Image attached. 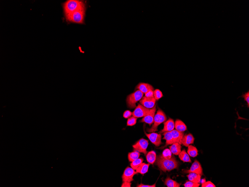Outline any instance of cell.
<instances>
[{
    "mask_svg": "<svg viewBox=\"0 0 249 187\" xmlns=\"http://www.w3.org/2000/svg\"><path fill=\"white\" fill-rule=\"evenodd\" d=\"M144 159L142 158H139L133 161L131 164V167L134 170H136L137 168L143 162Z\"/></svg>",
    "mask_w": 249,
    "mask_h": 187,
    "instance_id": "obj_27",
    "label": "cell"
},
{
    "mask_svg": "<svg viewBox=\"0 0 249 187\" xmlns=\"http://www.w3.org/2000/svg\"><path fill=\"white\" fill-rule=\"evenodd\" d=\"M131 182H124L121 185V187H131Z\"/></svg>",
    "mask_w": 249,
    "mask_h": 187,
    "instance_id": "obj_37",
    "label": "cell"
},
{
    "mask_svg": "<svg viewBox=\"0 0 249 187\" xmlns=\"http://www.w3.org/2000/svg\"><path fill=\"white\" fill-rule=\"evenodd\" d=\"M183 172L186 173H189L194 172L201 176L203 175V170L200 162L197 160H195L191 165L189 170H185Z\"/></svg>",
    "mask_w": 249,
    "mask_h": 187,
    "instance_id": "obj_10",
    "label": "cell"
},
{
    "mask_svg": "<svg viewBox=\"0 0 249 187\" xmlns=\"http://www.w3.org/2000/svg\"><path fill=\"white\" fill-rule=\"evenodd\" d=\"M242 97H243L244 100L247 102V105H248V107H249V92L245 93L243 94Z\"/></svg>",
    "mask_w": 249,
    "mask_h": 187,
    "instance_id": "obj_33",
    "label": "cell"
},
{
    "mask_svg": "<svg viewBox=\"0 0 249 187\" xmlns=\"http://www.w3.org/2000/svg\"><path fill=\"white\" fill-rule=\"evenodd\" d=\"M189 174V175H187V177L189 181L195 183H199L201 181V175L194 172H191Z\"/></svg>",
    "mask_w": 249,
    "mask_h": 187,
    "instance_id": "obj_21",
    "label": "cell"
},
{
    "mask_svg": "<svg viewBox=\"0 0 249 187\" xmlns=\"http://www.w3.org/2000/svg\"><path fill=\"white\" fill-rule=\"evenodd\" d=\"M84 8H85V4L84 2L77 0H69L63 4L65 15L72 13Z\"/></svg>",
    "mask_w": 249,
    "mask_h": 187,
    "instance_id": "obj_2",
    "label": "cell"
},
{
    "mask_svg": "<svg viewBox=\"0 0 249 187\" xmlns=\"http://www.w3.org/2000/svg\"><path fill=\"white\" fill-rule=\"evenodd\" d=\"M150 109L138 104L134 111L132 113V116L137 118L144 117L150 112Z\"/></svg>",
    "mask_w": 249,
    "mask_h": 187,
    "instance_id": "obj_7",
    "label": "cell"
},
{
    "mask_svg": "<svg viewBox=\"0 0 249 187\" xmlns=\"http://www.w3.org/2000/svg\"><path fill=\"white\" fill-rule=\"evenodd\" d=\"M162 155L163 157L165 159H170L172 156V153L170 149H166L163 152Z\"/></svg>",
    "mask_w": 249,
    "mask_h": 187,
    "instance_id": "obj_28",
    "label": "cell"
},
{
    "mask_svg": "<svg viewBox=\"0 0 249 187\" xmlns=\"http://www.w3.org/2000/svg\"><path fill=\"white\" fill-rule=\"evenodd\" d=\"M132 115V113L129 110H127L124 112L123 114V116L125 119H128L131 117Z\"/></svg>",
    "mask_w": 249,
    "mask_h": 187,
    "instance_id": "obj_34",
    "label": "cell"
},
{
    "mask_svg": "<svg viewBox=\"0 0 249 187\" xmlns=\"http://www.w3.org/2000/svg\"><path fill=\"white\" fill-rule=\"evenodd\" d=\"M173 136L174 141L175 143H179L180 145L182 144V139L184 135V133L183 132H179L174 129L171 132Z\"/></svg>",
    "mask_w": 249,
    "mask_h": 187,
    "instance_id": "obj_14",
    "label": "cell"
},
{
    "mask_svg": "<svg viewBox=\"0 0 249 187\" xmlns=\"http://www.w3.org/2000/svg\"><path fill=\"white\" fill-rule=\"evenodd\" d=\"M163 97V95L161 91L158 89H156L154 90V97L156 100H159V99Z\"/></svg>",
    "mask_w": 249,
    "mask_h": 187,
    "instance_id": "obj_30",
    "label": "cell"
},
{
    "mask_svg": "<svg viewBox=\"0 0 249 187\" xmlns=\"http://www.w3.org/2000/svg\"><path fill=\"white\" fill-rule=\"evenodd\" d=\"M167 117L165 113L161 109H159L155 115L154 123L151 128L148 129L147 131L148 133H152L158 130V127L160 124L167 120Z\"/></svg>",
    "mask_w": 249,
    "mask_h": 187,
    "instance_id": "obj_3",
    "label": "cell"
},
{
    "mask_svg": "<svg viewBox=\"0 0 249 187\" xmlns=\"http://www.w3.org/2000/svg\"><path fill=\"white\" fill-rule=\"evenodd\" d=\"M137 174V172L132 167L126 168L122 176V181L131 182L133 181V177Z\"/></svg>",
    "mask_w": 249,
    "mask_h": 187,
    "instance_id": "obj_9",
    "label": "cell"
},
{
    "mask_svg": "<svg viewBox=\"0 0 249 187\" xmlns=\"http://www.w3.org/2000/svg\"><path fill=\"white\" fill-rule=\"evenodd\" d=\"M164 184L167 187H180L181 184L178 183L168 177L166 179Z\"/></svg>",
    "mask_w": 249,
    "mask_h": 187,
    "instance_id": "obj_24",
    "label": "cell"
},
{
    "mask_svg": "<svg viewBox=\"0 0 249 187\" xmlns=\"http://www.w3.org/2000/svg\"><path fill=\"white\" fill-rule=\"evenodd\" d=\"M188 147L187 153L189 156L194 158L198 155V150L196 147L189 145Z\"/></svg>",
    "mask_w": 249,
    "mask_h": 187,
    "instance_id": "obj_25",
    "label": "cell"
},
{
    "mask_svg": "<svg viewBox=\"0 0 249 187\" xmlns=\"http://www.w3.org/2000/svg\"><path fill=\"white\" fill-rule=\"evenodd\" d=\"M145 97H154V90L150 89L145 93Z\"/></svg>",
    "mask_w": 249,
    "mask_h": 187,
    "instance_id": "obj_35",
    "label": "cell"
},
{
    "mask_svg": "<svg viewBox=\"0 0 249 187\" xmlns=\"http://www.w3.org/2000/svg\"><path fill=\"white\" fill-rule=\"evenodd\" d=\"M135 89H138L143 93L145 94L148 90L151 89L154 90V88L150 84L147 83H140L136 86Z\"/></svg>",
    "mask_w": 249,
    "mask_h": 187,
    "instance_id": "obj_17",
    "label": "cell"
},
{
    "mask_svg": "<svg viewBox=\"0 0 249 187\" xmlns=\"http://www.w3.org/2000/svg\"><path fill=\"white\" fill-rule=\"evenodd\" d=\"M156 161L158 167L164 172H170L179 167V162L173 156L170 159H165L160 155L156 158Z\"/></svg>",
    "mask_w": 249,
    "mask_h": 187,
    "instance_id": "obj_1",
    "label": "cell"
},
{
    "mask_svg": "<svg viewBox=\"0 0 249 187\" xmlns=\"http://www.w3.org/2000/svg\"><path fill=\"white\" fill-rule=\"evenodd\" d=\"M181 145L177 143L172 144L170 147V149L172 154L178 156L181 151Z\"/></svg>",
    "mask_w": 249,
    "mask_h": 187,
    "instance_id": "obj_19",
    "label": "cell"
},
{
    "mask_svg": "<svg viewBox=\"0 0 249 187\" xmlns=\"http://www.w3.org/2000/svg\"><path fill=\"white\" fill-rule=\"evenodd\" d=\"M145 135L151 141V143L155 145L156 146L159 147L162 144V135L160 134L152 132L150 133H145Z\"/></svg>",
    "mask_w": 249,
    "mask_h": 187,
    "instance_id": "obj_8",
    "label": "cell"
},
{
    "mask_svg": "<svg viewBox=\"0 0 249 187\" xmlns=\"http://www.w3.org/2000/svg\"><path fill=\"white\" fill-rule=\"evenodd\" d=\"M140 156V153L137 151H134L131 153H128V160L130 162H133L139 158Z\"/></svg>",
    "mask_w": 249,
    "mask_h": 187,
    "instance_id": "obj_26",
    "label": "cell"
},
{
    "mask_svg": "<svg viewBox=\"0 0 249 187\" xmlns=\"http://www.w3.org/2000/svg\"><path fill=\"white\" fill-rule=\"evenodd\" d=\"M181 161L183 162H191L190 158L189 155L186 152L185 149L183 150L178 155Z\"/></svg>",
    "mask_w": 249,
    "mask_h": 187,
    "instance_id": "obj_22",
    "label": "cell"
},
{
    "mask_svg": "<svg viewBox=\"0 0 249 187\" xmlns=\"http://www.w3.org/2000/svg\"><path fill=\"white\" fill-rule=\"evenodd\" d=\"M175 128V122L173 120L169 118L168 120L164 122L163 129L159 132L160 133H163L165 132H171Z\"/></svg>",
    "mask_w": 249,
    "mask_h": 187,
    "instance_id": "obj_13",
    "label": "cell"
},
{
    "mask_svg": "<svg viewBox=\"0 0 249 187\" xmlns=\"http://www.w3.org/2000/svg\"><path fill=\"white\" fill-rule=\"evenodd\" d=\"M163 135L164 136L163 139L166 140V144L164 146L160 148L161 149L165 148L169 145H172V144L175 143L171 132H164Z\"/></svg>",
    "mask_w": 249,
    "mask_h": 187,
    "instance_id": "obj_16",
    "label": "cell"
},
{
    "mask_svg": "<svg viewBox=\"0 0 249 187\" xmlns=\"http://www.w3.org/2000/svg\"><path fill=\"white\" fill-rule=\"evenodd\" d=\"M137 118L134 116H131L128 118L127 121V126H132L136 124Z\"/></svg>",
    "mask_w": 249,
    "mask_h": 187,
    "instance_id": "obj_29",
    "label": "cell"
},
{
    "mask_svg": "<svg viewBox=\"0 0 249 187\" xmlns=\"http://www.w3.org/2000/svg\"><path fill=\"white\" fill-rule=\"evenodd\" d=\"M85 8H84L72 13L65 15L66 20L72 23L82 24L85 17Z\"/></svg>",
    "mask_w": 249,
    "mask_h": 187,
    "instance_id": "obj_4",
    "label": "cell"
},
{
    "mask_svg": "<svg viewBox=\"0 0 249 187\" xmlns=\"http://www.w3.org/2000/svg\"><path fill=\"white\" fill-rule=\"evenodd\" d=\"M175 128L176 130L183 132L187 130L186 126L181 120L177 119L175 122Z\"/></svg>",
    "mask_w": 249,
    "mask_h": 187,
    "instance_id": "obj_18",
    "label": "cell"
},
{
    "mask_svg": "<svg viewBox=\"0 0 249 187\" xmlns=\"http://www.w3.org/2000/svg\"><path fill=\"white\" fill-rule=\"evenodd\" d=\"M156 111V105H155L154 107L151 109L150 112L146 116L143 117L140 122L146 123L149 125L150 126H151L154 123V117Z\"/></svg>",
    "mask_w": 249,
    "mask_h": 187,
    "instance_id": "obj_11",
    "label": "cell"
},
{
    "mask_svg": "<svg viewBox=\"0 0 249 187\" xmlns=\"http://www.w3.org/2000/svg\"><path fill=\"white\" fill-rule=\"evenodd\" d=\"M146 159L149 164H153L156 161V154L154 151H151L146 154Z\"/></svg>",
    "mask_w": 249,
    "mask_h": 187,
    "instance_id": "obj_23",
    "label": "cell"
},
{
    "mask_svg": "<svg viewBox=\"0 0 249 187\" xmlns=\"http://www.w3.org/2000/svg\"><path fill=\"white\" fill-rule=\"evenodd\" d=\"M156 100L154 97H144L140 100V103L145 107L151 109L154 107L155 105Z\"/></svg>",
    "mask_w": 249,
    "mask_h": 187,
    "instance_id": "obj_12",
    "label": "cell"
},
{
    "mask_svg": "<svg viewBox=\"0 0 249 187\" xmlns=\"http://www.w3.org/2000/svg\"><path fill=\"white\" fill-rule=\"evenodd\" d=\"M202 187H215L216 186L210 181H207L202 183Z\"/></svg>",
    "mask_w": 249,
    "mask_h": 187,
    "instance_id": "obj_32",
    "label": "cell"
},
{
    "mask_svg": "<svg viewBox=\"0 0 249 187\" xmlns=\"http://www.w3.org/2000/svg\"><path fill=\"white\" fill-rule=\"evenodd\" d=\"M144 93L141 91L138 90L134 92L129 95L127 98L128 107L131 109L136 107V103L143 97Z\"/></svg>",
    "mask_w": 249,
    "mask_h": 187,
    "instance_id": "obj_5",
    "label": "cell"
},
{
    "mask_svg": "<svg viewBox=\"0 0 249 187\" xmlns=\"http://www.w3.org/2000/svg\"><path fill=\"white\" fill-rule=\"evenodd\" d=\"M185 187H199L200 186L199 183H195L190 181H187L183 185Z\"/></svg>",
    "mask_w": 249,
    "mask_h": 187,
    "instance_id": "obj_31",
    "label": "cell"
},
{
    "mask_svg": "<svg viewBox=\"0 0 249 187\" xmlns=\"http://www.w3.org/2000/svg\"><path fill=\"white\" fill-rule=\"evenodd\" d=\"M148 144V140L145 139L143 138H141L138 141L136 142V143L133 145V148L134 151H138L140 153H143L146 156L147 153V151Z\"/></svg>",
    "mask_w": 249,
    "mask_h": 187,
    "instance_id": "obj_6",
    "label": "cell"
},
{
    "mask_svg": "<svg viewBox=\"0 0 249 187\" xmlns=\"http://www.w3.org/2000/svg\"><path fill=\"white\" fill-rule=\"evenodd\" d=\"M194 137L192 134H188L183 136L182 139V144L187 147L189 145L194 143Z\"/></svg>",
    "mask_w": 249,
    "mask_h": 187,
    "instance_id": "obj_15",
    "label": "cell"
},
{
    "mask_svg": "<svg viewBox=\"0 0 249 187\" xmlns=\"http://www.w3.org/2000/svg\"><path fill=\"white\" fill-rule=\"evenodd\" d=\"M150 166L149 164H146L142 163L140 166L137 168L136 172L137 173H139L141 175H144L148 172V169Z\"/></svg>",
    "mask_w": 249,
    "mask_h": 187,
    "instance_id": "obj_20",
    "label": "cell"
},
{
    "mask_svg": "<svg viewBox=\"0 0 249 187\" xmlns=\"http://www.w3.org/2000/svg\"><path fill=\"white\" fill-rule=\"evenodd\" d=\"M137 187H156V184L155 183L153 185H144L143 184L141 183L140 184L137 185Z\"/></svg>",
    "mask_w": 249,
    "mask_h": 187,
    "instance_id": "obj_36",
    "label": "cell"
}]
</instances>
